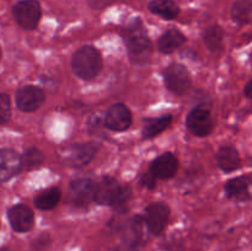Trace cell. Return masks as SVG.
Returning <instances> with one entry per match:
<instances>
[{
    "label": "cell",
    "instance_id": "cell-5",
    "mask_svg": "<svg viewBox=\"0 0 252 251\" xmlns=\"http://www.w3.org/2000/svg\"><path fill=\"white\" fill-rule=\"evenodd\" d=\"M17 24L25 30H33L41 19V5L37 0H21L14 6Z\"/></svg>",
    "mask_w": 252,
    "mask_h": 251
},
{
    "label": "cell",
    "instance_id": "cell-15",
    "mask_svg": "<svg viewBox=\"0 0 252 251\" xmlns=\"http://www.w3.org/2000/svg\"><path fill=\"white\" fill-rule=\"evenodd\" d=\"M147 230L149 231L145 219H143L142 217L132 218L125 228V235L123 236H125L126 244L137 248L139 244L144 243L145 239H147V235H145Z\"/></svg>",
    "mask_w": 252,
    "mask_h": 251
},
{
    "label": "cell",
    "instance_id": "cell-9",
    "mask_svg": "<svg viewBox=\"0 0 252 251\" xmlns=\"http://www.w3.org/2000/svg\"><path fill=\"white\" fill-rule=\"evenodd\" d=\"M44 93L42 89L33 85H26L16 94V105L24 112H33L44 102Z\"/></svg>",
    "mask_w": 252,
    "mask_h": 251
},
{
    "label": "cell",
    "instance_id": "cell-20",
    "mask_svg": "<svg viewBox=\"0 0 252 251\" xmlns=\"http://www.w3.org/2000/svg\"><path fill=\"white\" fill-rule=\"evenodd\" d=\"M62 192L61 189L57 187H52V188L46 189V191L41 192L38 196L34 198V204L37 208L43 209V211H48V209L54 208L61 201Z\"/></svg>",
    "mask_w": 252,
    "mask_h": 251
},
{
    "label": "cell",
    "instance_id": "cell-30",
    "mask_svg": "<svg viewBox=\"0 0 252 251\" xmlns=\"http://www.w3.org/2000/svg\"><path fill=\"white\" fill-rule=\"evenodd\" d=\"M116 251H135V248L134 246H130L128 245V244H125V246H122V248L117 249Z\"/></svg>",
    "mask_w": 252,
    "mask_h": 251
},
{
    "label": "cell",
    "instance_id": "cell-19",
    "mask_svg": "<svg viewBox=\"0 0 252 251\" xmlns=\"http://www.w3.org/2000/svg\"><path fill=\"white\" fill-rule=\"evenodd\" d=\"M149 10L166 20L175 19L180 12L179 6L172 0H152L149 2Z\"/></svg>",
    "mask_w": 252,
    "mask_h": 251
},
{
    "label": "cell",
    "instance_id": "cell-13",
    "mask_svg": "<svg viewBox=\"0 0 252 251\" xmlns=\"http://www.w3.org/2000/svg\"><path fill=\"white\" fill-rule=\"evenodd\" d=\"M177 169H179V162L175 155H172L171 153H165L153 161L150 172L157 179L165 180L174 176L177 172Z\"/></svg>",
    "mask_w": 252,
    "mask_h": 251
},
{
    "label": "cell",
    "instance_id": "cell-2",
    "mask_svg": "<svg viewBox=\"0 0 252 251\" xmlns=\"http://www.w3.org/2000/svg\"><path fill=\"white\" fill-rule=\"evenodd\" d=\"M126 42H127L128 54L133 63L145 64L150 61L153 52L152 42L148 38L147 32L139 21L128 29Z\"/></svg>",
    "mask_w": 252,
    "mask_h": 251
},
{
    "label": "cell",
    "instance_id": "cell-8",
    "mask_svg": "<svg viewBox=\"0 0 252 251\" xmlns=\"http://www.w3.org/2000/svg\"><path fill=\"white\" fill-rule=\"evenodd\" d=\"M169 207L164 203H152L145 209V223L148 229L154 235H159L166 226L169 220Z\"/></svg>",
    "mask_w": 252,
    "mask_h": 251
},
{
    "label": "cell",
    "instance_id": "cell-12",
    "mask_svg": "<svg viewBox=\"0 0 252 251\" xmlns=\"http://www.w3.org/2000/svg\"><path fill=\"white\" fill-rule=\"evenodd\" d=\"M94 192L95 184L93 181L86 179L76 180L70 185V201L78 207L88 206L91 201H94Z\"/></svg>",
    "mask_w": 252,
    "mask_h": 251
},
{
    "label": "cell",
    "instance_id": "cell-16",
    "mask_svg": "<svg viewBox=\"0 0 252 251\" xmlns=\"http://www.w3.org/2000/svg\"><path fill=\"white\" fill-rule=\"evenodd\" d=\"M250 179L246 176L235 177L225 184V193L229 198L235 201H246L250 198L249 187H250Z\"/></svg>",
    "mask_w": 252,
    "mask_h": 251
},
{
    "label": "cell",
    "instance_id": "cell-27",
    "mask_svg": "<svg viewBox=\"0 0 252 251\" xmlns=\"http://www.w3.org/2000/svg\"><path fill=\"white\" fill-rule=\"evenodd\" d=\"M142 184L144 185L147 188L153 189L155 186H157V177L152 174V172H148V174H144L142 177Z\"/></svg>",
    "mask_w": 252,
    "mask_h": 251
},
{
    "label": "cell",
    "instance_id": "cell-29",
    "mask_svg": "<svg viewBox=\"0 0 252 251\" xmlns=\"http://www.w3.org/2000/svg\"><path fill=\"white\" fill-rule=\"evenodd\" d=\"M91 4L94 6H101V5L110 4V0H91Z\"/></svg>",
    "mask_w": 252,
    "mask_h": 251
},
{
    "label": "cell",
    "instance_id": "cell-6",
    "mask_svg": "<svg viewBox=\"0 0 252 251\" xmlns=\"http://www.w3.org/2000/svg\"><path fill=\"white\" fill-rule=\"evenodd\" d=\"M164 80L166 88L176 95H182L191 86V76L182 64L174 63L167 66L164 73Z\"/></svg>",
    "mask_w": 252,
    "mask_h": 251
},
{
    "label": "cell",
    "instance_id": "cell-21",
    "mask_svg": "<svg viewBox=\"0 0 252 251\" xmlns=\"http://www.w3.org/2000/svg\"><path fill=\"white\" fill-rule=\"evenodd\" d=\"M252 15V0H235L231 6V17L239 25L250 21Z\"/></svg>",
    "mask_w": 252,
    "mask_h": 251
},
{
    "label": "cell",
    "instance_id": "cell-11",
    "mask_svg": "<svg viewBox=\"0 0 252 251\" xmlns=\"http://www.w3.org/2000/svg\"><path fill=\"white\" fill-rule=\"evenodd\" d=\"M9 221L11 224V228L19 233H26L31 230L34 223L33 212L25 204H16L12 208H10Z\"/></svg>",
    "mask_w": 252,
    "mask_h": 251
},
{
    "label": "cell",
    "instance_id": "cell-7",
    "mask_svg": "<svg viewBox=\"0 0 252 251\" xmlns=\"http://www.w3.org/2000/svg\"><path fill=\"white\" fill-rule=\"evenodd\" d=\"M186 126L192 134L197 137H206L213 130L214 121L209 111L204 108H194L187 116Z\"/></svg>",
    "mask_w": 252,
    "mask_h": 251
},
{
    "label": "cell",
    "instance_id": "cell-18",
    "mask_svg": "<svg viewBox=\"0 0 252 251\" xmlns=\"http://www.w3.org/2000/svg\"><path fill=\"white\" fill-rule=\"evenodd\" d=\"M185 39H186V37L179 30H169L160 37L159 44H158L159 51L165 54L172 53L184 44Z\"/></svg>",
    "mask_w": 252,
    "mask_h": 251
},
{
    "label": "cell",
    "instance_id": "cell-28",
    "mask_svg": "<svg viewBox=\"0 0 252 251\" xmlns=\"http://www.w3.org/2000/svg\"><path fill=\"white\" fill-rule=\"evenodd\" d=\"M245 95L248 96V97L252 98V80L249 81V83L246 84V86H245Z\"/></svg>",
    "mask_w": 252,
    "mask_h": 251
},
{
    "label": "cell",
    "instance_id": "cell-24",
    "mask_svg": "<svg viewBox=\"0 0 252 251\" xmlns=\"http://www.w3.org/2000/svg\"><path fill=\"white\" fill-rule=\"evenodd\" d=\"M21 160L22 166L26 169H33V167H38L43 162V154L37 148H30L24 153Z\"/></svg>",
    "mask_w": 252,
    "mask_h": 251
},
{
    "label": "cell",
    "instance_id": "cell-17",
    "mask_svg": "<svg viewBox=\"0 0 252 251\" xmlns=\"http://www.w3.org/2000/svg\"><path fill=\"white\" fill-rule=\"evenodd\" d=\"M217 162L221 170L231 172L240 166V157L235 148L223 147L217 153Z\"/></svg>",
    "mask_w": 252,
    "mask_h": 251
},
{
    "label": "cell",
    "instance_id": "cell-10",
    "mask_svg": "<svg viewBox=\"0 0 252 251\" xmlns=\"http://www.w3.org/2000/svg\"><path fill=\"white\" fill-rule=\"evenodd\" d=\"M132 123V113L127 106L122 103H116L108 108L107 113L105 116L106 127L111 130L116 132H122L129 128Z\"/></svg>",
    "mask_w": 252,
    "mask_h": 251
},
{
    "label": "cell",
    "instance_id": "cell-31",
    "mask_svg": "<svg viewBox=\"0 0 252 251\" xmlns=\"http://www.w3.org/2000/svg\"><path fill=\"white\" fill-rule=\"evenodd\" d=\"M0 56H1V51H0Z\"/></svg>",
    "mask_w": 252,
    "mask_h": 251
},
{
    "label": "cell",
    "instance_id": "cell-14",
    "mask_svg": "<svg viewBox=\"0 0 252 251\" xmlns=\"http://www.w3.org/2000/svg\"><path fill=\"white\" fill-rule=\"evenodd\" d=\"M22 160L17 153L10 149L0 150V181H7L19 172Z\"/></svg>",
    "mask_w": 252,
    "mask_h": 251
},
{
    "label": "cell",
    "instance_id": "cell-25",
    "mask_svg": "<svg viewBox=\"0 0 252 251\" xmlns=\"http://www.w3.org/2000/svg\"><path fill=\"white\" fill-rule=\"evenodd\" d=\"M11 115V102L6 94H0V125H4L9 121Z\"/></svg>",
    "mask_w": 252,
    "mask_h": 251
},
{
    "label": "cell",
    "instance_id": "cell-1",
    "mask_svg": "<svg viewBox=\"0 0 252 251\" xmlns=\"http://www.w3.org/2000/svg\"><path fill=\"white\" fill-rule=\"evenodd\" d=\"M129 187H123L118 184L117 180L112 177H102L97 184H95L94 201L102 206H112L116 208L125 207L130 198Z\"/></svg>",
    "mask_w": 252,
    "mask_h": 251
},
{
    "label": "cell",
    "instance_id": "cell-23",
    "mask_svg": "<svg viewBox=\"0 0 252 251\" xmlns=\"http://www.w3.org/2000/svg\"><path fill=\"white\" fill-rule=\"evenodd\" d=\"M224 32L220 26L213 25L204 31V43L212 52H219L223 48Z\"/></svg>",
    "mask_w": 252,
    "mask_h": 251
},
{
    "label": "cell",
    "instance_id": "cell-3",
    "mask_svg": "<svg viewBox=\"0 0 252 251\" xmlns=\"http://www.w3.org/2000/svg\"><path fill=\"white\" fill-rule=\"evenodd\" d=\"M71 68L76 76L84 80H90L100 73L102 68V58L94 47L84 46L74 53Z\"/></svg>",
    "mask_w": 252,
    "mask_h": 251
},
{
    "label": "cell",
    "instance_id": "cell-22",
    "mask_svg": "<svg viewBox=\"0 0 252 251\" xmlns=\"http://www.w3.org/2000/svg\"><path fill=\"white\" fill-rule=\"evenodd\" d=\"M172 122L171 116H162L159 118H152V120H148L145 122L144 128H143V134L145 138H153L155 135H158L159 133H161L162 130L166 129L170 126V123Z\"/></svg>",
    "mask_w": 252,
    "mask_h": 251
},
{
    "label": "cell",
    "instance_id": "cell-4",
    "mask_svg": "<svg viewBox=\"0 0 252 251\" xmlns=\"http://www.w3.org/2000/svg\"><path fill=\"white\" fill-rule=\"evenodd\" d=\"M98 150L97 143H84V144H74L71 147L64 148L59 152V157L62 161L69 166L81 167L88 165Z\"/></svg>",
    "mask_w": 252,
    "mask_h": 251
},
{
    "label": "cell",
    "instance_id": "cell-26",
    "mask_svg": "<svg viewBox=\"0 0 252 251\" xmlns=\"http://www.w3.org/2000/svg\"><path fill=\"white\" fill-rule=\"evenodd\" d=\"M49 245V235H47L46 233L43 235H41L39 238H37L34 240V243L32 244V248L34 249V251H42Z\"/></svg>",
    "mask_w": 252,
    "mask_h": 251
}]
</instances>
